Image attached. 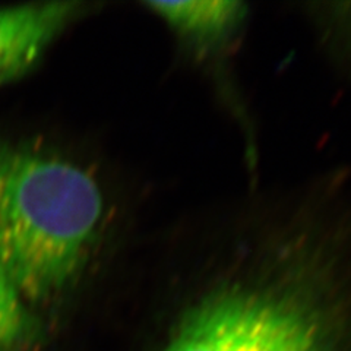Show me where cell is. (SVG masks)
<instances>
[{"label": "cell", "instance_id": "2", "mask_svg": "<svg viewBox=\"0 0 351 351\" xmlns=\"http://www.w3.org/2000/svg\"><path fill=\"white\" fill-rule=\"evenodd\" d=\"M112 205L90 170L0 138V278L29 307L62 299L94 268Z\"/></svg>", "mask_w": 351, "mask_h": 351}, {"label": "cell", "instance_id": "3", "mask_svg": "<svg viewBox=\"0 0 351 351\" xmlns=\"http://www.w3.org/2000/svg\"><path fill=\"white\" fill-rule=\"evenodd\" d=\"M142 6L166 28L182 56L211 80L230 110L245 117L233 86L232 63L246 36L249 5L239 0H186Z\"/></svg>", "mask_w": 351, "mask_h": 351}, {"label": "cell", "instance_id": "5", "mask_svg": "<svg viewBox=\"0 0 351 351\" xmlns=\"http://www.w3.org/2000/svg\"><path fill=\"white\" fill-rule=\"evenodd\" d=\"M38 325L31 307L0 278V351H15L36 338Z\"/></svg>", "mask_w": 351, "mask_h": 351}, {"label": "cell", "instance_id": "4", "mask_svg": "<svg viewBox=\"0 0 351 351\" xmlns=\"http://www.w3.org/2000/svg\"><path fill=\"white\" fill-rule=\"evenodd\" d=\"M90 6L53 2L0 8V86L34 69L50 44Z\"/></svg>", "mask_w": 351, "mask_h": 351}, {"label": "cell", "instance_id": "1", "mask_svg": "<svg viewBox=\"0 0 351 351\" xmlns=\"http://www.w3.org/2000/svg\"><path fill=\"white\" fill-rule=\"evenodd\" d=\"M339 176L258 193L176 239L142 351H351V205Z\"/></svg>", "mask_w": 351, "mask_h": 351}]
</instances>
